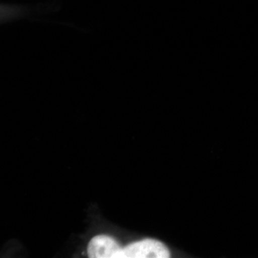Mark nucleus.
Masks as SVG:
<instances>
[{
    "label": "nucleus",
    "mask_w": 258,
    "mask_h": 258,
    "mask_svg": "<svg viewBox=\"0 0 258 258\" xmlns=\"http://www.w3.org/2000/svg\"><path fill=\"white\" fill-rule=\"evenodd\" d=\"M120 249V245L112 237L98 235L88 245V255L92 258H119Z\"/></svg>",
    "instance_id": "2"
},
{
    "label": "nucleus",
    "mask_w": 258,
    "mask_h": 258,
    "mask_svg": "<svg viewBox=\"0 0 258 258\" xmlns=\"http://www.w3.org/2000/svg\"><path fill=\"white\" fill-rule=\"evenodd\" d=\"M169 250L160 241L145 239L121 248L119 258H167Z\"/></svg>",
    "instance_id": "1"
}]
</instances>
